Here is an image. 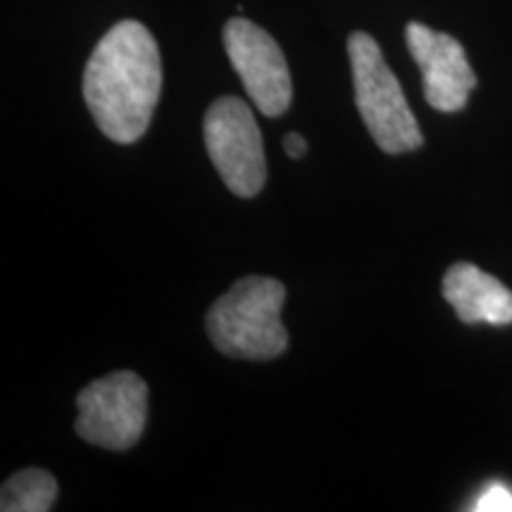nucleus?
Returning a JSON list of instances; mask_svg holds the SVG:
<instances>
[{"mask_svg":"<svg viewBox=\"0 0 512 512\" xmlns=\"http://www.w3.org/2000/svg\"><path fill=\"white\" fill-rule=\"evenodd\" d=\"M162 95V57L155 36L136 19L114 24L83 72V100L114 143L131 145L150 128Z\"/></svg>","mask_w":512,"mask_h":512,"instance_id":"nucleus-1","label":"nucleus"},{"mask_svg":"<svg viewBox=\"0 0 512 512\" xmlns=\"http://www.w3.org/2000/svg\"><path fill=\"white\" fill-rule=\"evenodd\" d=\"M285 285L275 278L249 275L216 299L207 313V332L214 347L233 358L268 361L287 349V330L280 320Z\"/></svg>","mask_w":512,"mask_h":512,"instance_id":"nucleus-2","label":"nucleus"},{"mask_svg":"<svg viewBox=\"0 0 512 512\" xmlns=\"http://www.w3.org/2000/svg\"><path fill=\"white\" fill-rule=\"evenodd\" d=\"M349 60L354 74L356 107L368 133L387 155H403L422 145L418 119L408 107L396 79L373 36L356 31L349 36Z\"/></svg>","mask_w":512,"mask_h":512,"instance_id":"nucleus-3","label":"nucleus"},{"mask_svg":"<svg viewBox=\"0 0 512 512\" xmlns=\"http://www.w3.org/2000/svg\"><path fill=\"white\" fill-rule=\"evenodd\" d=\"M204 145L228 190L259 195L266 183V155L252 107L240 98H221L204 117Z\"/></svg>","mask_w":512,"mask_h":512,"instance_id":"nucleus-4","label":"nucleus"},{"mask_svg":"<svg viewBox=\"0 0 512 512\" xmlns=\"http://www.w3.org/2000/svg\"><path fill=\"white\" fill-rule=\"evenodd\" d=\"M76 434L93 446L126 451L143 437L147 384L131 370L95 380L76 396Z\"/></svg>","mask_w":512,"mask_h":512,"instance_id":"nucleus-5","label":"nucleus"},{"mask_svg":"<svg viewBox=\"0 0 512 512\" xmlns=\"http://www.w3.org/2000/svg\"><path fill=\"white\" fill-rule=\"evenodd\" d=\"M230 64L264 117H280L292 102V79L278 43L249 19L235 17L223 29Z\"/></svg>","mask_w":512,"mask_h":512,"instance_id":"nucleus-6","label":"nucleus"},{"mask_svg":"<svg viewBox=\"0 0 512 512\" xmlns=\"http://www.w3.org/2000/svg\"><path fill=\"white\" fill-rule=\"evenodd\" d=\"M406 43L422 72L425 100L439 112L463 110L472 88L477 86V76L467 62L463 46L453 36L418 22L406 27Z\"/></svg>","mask_w":512,"mask_h":512,"instance_id":"nucleus-7","label":"nucleus"},{"mask_svg":"<svg viewBox=\"0 0 512 512\" xmlns=\"http://www.w3.org/2000/svg\"><path fill=\"white\" fill-rule=\"evenodd\" d=\"M441 290L446 302L467 325L486 323L503 328L512 323V292L475 264H453L444 275Z\"/></svg>","mask_w":512,"mask_h":512,"instance_id":"nucleus-8","label":"nucleus"},{"mask_svg":"<svg viewBox=\"0 0 512 512\" xmlns=\"http://www.w3.org/2000/svg\"><path fill=\"white\" fill-rule=\"evenodd\" d=\"M57 498V479L41 467L17 472L0 491L3 512H48Z\"/></svg>","mask_w":512,"mask_h":512,"instance_id":"nucleus-9","label":"nucleus"},{"mask_svg":"<svg viewBox=\"0 0 512 512\" xmlns=\"http://www.w3.org/2000/svg\"><path fill=\"white\" fill-rule=\"evenodd\" d=\"M475 512H512V491L501 482H491L472 505Z\"/></svg>","mask_w":512,"mask_h":512,"instance_id":"nucleus-10","label":"nucleus"},{"mask_svg":"<svg viewBox=\"0 0 512 512\" xmlns=\"http://www.w3.org/2000/svg\"><path fill=\"white\" fill-rule=\"evenodd\" d=\"M283 147L290 159H302L306 155V150H309V143H306V138L299 136V133H287Z\"/></svg>","mask_w":512,"mask_h":512,"instance_id":"nucleus-11","label":"nucleus"}]
</instances>
